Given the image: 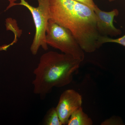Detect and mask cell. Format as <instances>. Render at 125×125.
Instances as JSON below:
<instances>
[{
    "label": "cell",
    "mask_w": 125,
    "mask_h": 125,
    "mask_svg": "<svg viewBox=\"0 0 125 125\" xmlns=\"http://www.w3.org/2000/svg\"><path fill=\"white\" fill-rule=\"evenodd\" d=\"M50 20L72 33L84 52L92 53L101 47L94 10L74 0H49Z\"/></svg>",
    "instance_id": "obj_1"
},
{
    "label": "cell",
    "mask_w": 125,
    "mask_h": 125,
    "mask_svg": "<svg viewBox=\"0 0 125 125\" xmlns=\"http://www.w3.org/2000/svg\"><path fill=\"white\" fill-rule=\"evenodd\" d=\"M9 2V5L8 7L6 8V10H7L9 9H10L11 7L13 6H15L16 4V0H8Z\"/></svg>",
    "instance_id": "obj_12"
},
{
    "label": "cell",
    "mask_w": 125,
    "mask_h": 125,
    "mask_svg": "<svg viewBox=\"0 0 125 125\" xmlns=\"http://www.w3.org/2000/svg\"><path fill=\"white\" fill-rule=\"evenodd\" d=\"M74 0L83 3L84 4L90 7L94 10L97 6L95 4V3L94 2V0Z\"/></svg>",
    "instance_id": "obj_11"
},
{
    "label": "cell",
    "mask_w": 125,
    "mask_h": 125,
    "mask_svg": "<svg viewBox=\"0 0 125 125\" xmlns=\"http://www.w3.org/2000/svg\"><path fill=\"white\" fill-rule=\"evenodd\" d=\"M106 43H115L125 47V34L121 37L116 39L111 38L108 36H101L99 40V43L101 46L103 44Z\"/></svg>",
    "instance_id": "obj_9"
},
{
    "label": "cell",
    "mask_w": 125,
    "mask_h": 125,
    "mask_svg": "<svg viewBox=\"0 0 125 125\" xmlns=\"http://www.w3.org/2000/svg\"><path fill=\"white\" fill-rule=\"evenodd\" d=\"M115 0H108L109 2H112V1H114Z\"/></svg>",
    "instance_id": "obj_13"
},
{
    "label": "cell",
    "mask_w": 125,
    "mask_h": 125,
    "mask_svg": "<svg viewBox=\"0 0 125 125\" xmlns=\"http://www.w3.org/2000/svg\"><path fill=\"white\" fill-rule=\"evenodd\" d=\"M38 6L34 7L29 4L25 0H20L15 6L21 5L26 7L31 12L34 25L35 35L30 47L33 55H36L40 47L46 51L48 49L46 41V34L48 22L50 19L49 0H37Z\"/></svg>",
    "instance_id": "obj_4"
},
{
    "label": "cell",
    "mask_w": 125,
    "mask_h": 125,
    "mask_svg": "<svg viewBox=\"0 0 125 125\" xmlns=\"http://www.w3.org/2000/svg\"><path fill=\"white\" fill-rule=\"evenodd\" d=\"M46 41L49 45L64 54L70 55L83 62V51L71 32L49 20L46 34Z\"/></svg>",
    "instance_id": "obj_3"
},
{
    "label": "cell",
    "mask_w": 125,
    "mask_h": 125,
    "mask_svg": "<svg viewBox=\"0 0 125 125\" xmlns=\"http://www.w3.org/2000/svg\"><path fill=\"white\" fill-rule=\"evenodd\" d=\"M121 118L117 116H114L108 118L103 122L101 124L103 125H124Z\"/></svg>",
    "instance_id": "obj_10"
},
{
    "label": "cell",
    "mask_w": 125,
    "mask_h": 125,
    "mask_svg": "<svg viewBox=\"0 0 125 125\" xmlns=\"http://www.w3.org/2000/svg\"><path fill=\"white\" fill-rule=\"evenodd\" d=\"M81 62L63 53L51 51L44 53L34 70V93L44 98L54 87L61 88L69 84Z\"/></svg>",
    "instance_id": "obj_2"
},
{
    "label": "cell",
    "mask_w": 125,
    "mask_h": 125,
    "mask_svg": "<svg viewBox=\"0 0 125 125\" xmlns=\"http://www.w3.org/2000/svg\"><path fill=\"white\" fill-rule=\"evenodd\" d=\"M94 11L96 16L97 29L101 36L113 37L121 34V30L116 28L113 24L114 18L119 15L117 9L106 11L102 10L97 6Z\"/></svg>",
    "instance_id": "obj_6"
},
{
    "label": "cell",
    "mask_w": 125,
    "mask_h": 125,
    "mask_svg": "<svg viewBox=\"0 0 125 125\" xmlns=\"http://www.w3.org/2000/svg\"><path fill=\"white\" fill-rule=\"evenodd\" d=\"M82 96L73 89L66 90L62 94L56 107L62 125H67L72 114L82 107Z\"/></svg>",
    "instance_id": "obj_5"
},
{
    "label": "cell",
    "mask_w": 125,
    "mask_h": 125,
    "mask_svg": "<svg viewBox=\"0 0 125 125\" xmlns=\"http://www.w3.org/2000/svg\"><path fill=\"white\" fill-rule=\"evenodd\" d=\"M43 123L46 125H62L56 107H52L48 111L43 118Z\"/></svg>",
    "instance_id": "obj_8"
},
{
    "label": "cell",
    "mask_w": 125,
    "mask_h": 125,
    "mask_svg": "<svg viewBox=\"0 0 125 125\" xmlns=\"http://www.w3.org/2000/svg\"><path fill=\"white\" fill-rule=\"evenodd\" d=\"M92 119L83 111L81 107L75 111L70 117L67 125H92Z\"/></svg>",
    "instance_id": "obj_7"
}]
</instances>
